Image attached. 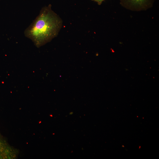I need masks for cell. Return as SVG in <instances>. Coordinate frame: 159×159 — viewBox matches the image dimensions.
I'll return each mask as SVG.
<instances>
[{
    "label": "cell",
    "mask_w": 159,
    "mask_h": 159,
    "mask_svg": "<svg viewBox=\"0 0 159 159\" xmlns=\"http://www.w3.org/2000/svg\"><path fill=\"white\" fill-rule=\"evenodd\" d=\"M51 5L43 7L39 15L25 30L24 34L37 47L57 36L61 27V19L51 9Z\"/></svg>",
    "instance_id": "cell-1"
},
{
    "label": "cell",
    "mask_w": 159,
    "mask_h": 159,
    "mask_svg": "<svg viewBox=\"0 0 159 159\" xmlns=\"http://www.w3.org/2000/svg\"><path fill=\"white\" fill-rule=\"evenodd\" d=\"M154 0H120V4L124 8L134 11L147 10L153 6Z\"/></svg>",
    "instance_id": "cell-2"
},
{
    "label": "cell",
    "mask_w": 159,
    "mask_h": 159,
    "mask_svg": "<svg viewBox=\"0 0 159 159\" xmlns=\"http://www.w3.org/2000/svg\"><path fill=\"white\" fill-rule=\"evenodd\" d=\"M92 0L97 2L98 5H100L102 4V2L105 0Z\"/></svg>",
    "instance_id": "cell-3"
}]
</instances>
